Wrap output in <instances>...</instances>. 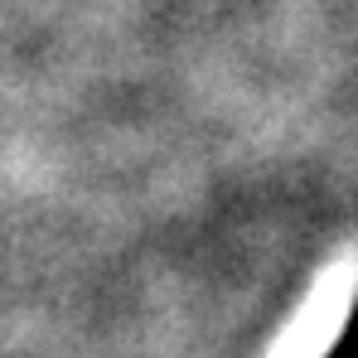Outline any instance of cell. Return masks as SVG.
<instances>
[{
  "instance_id": "1",
  "label": "cell",
  "mask_w": 358,
  "mask_h": 358,
  "mask_svg": "<svg viewBox=\"0 0 358 358\" xmlns=\"http://www.w3.org/2000/svg\"><path fill=\"white\" fill-rule=\"evenodd\" d=\"M324 358H358V300H354V310H349V320H344L339 339L329 344V354H324Z\"/></svg>"
}]
</instances>
